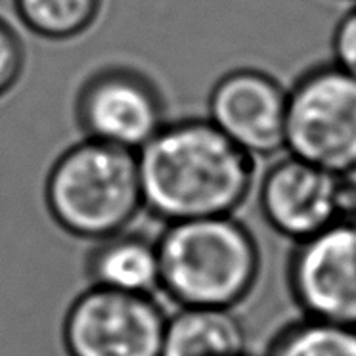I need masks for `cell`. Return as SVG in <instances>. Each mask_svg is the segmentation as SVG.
Instances as JSON below:
<instances>
[{
	"label": "cell",
	"instance_id": "cell-1",
	"mask_svg": "<svg viewBox=\"0 0 356 356\" xmlns=\"http://www.w3.org/2000/svg\"><path fill=\"white\" fill-rule=\"evenodd\" d=\"M136 157L144 209L167 225L236 215L259 180L255 157L207 117L167 121Z\"/></svg>",
	"mask_w": 356,
	"mask_h": 356
},
{
	"label": "cell",
	"instance_id": "cell-2",
	"mask_svg": "<svg viewBox=\"0 0 356 356\" xmlns=\"http://www.w3.org/2000/svg\"><path fill=\"white\" fill-rule=\"evenodd\" d=\"M155 241L161 289L178 307L234 309L261 276L259 241L234 215L169 222Z\"/></svg>",
	"mask_w": 356,
	"mask_h": 356
},
{
	"label": "cell",
	"instance_id": "cell-3",
	"mask_svg": "<svg viewBox=\"0 0 356 356\" xmlns=\"http://www.w3.org/2000/svg\"><path fill=\"white\" fill-rule=\"evenodd\" d=\"M44 203L56 225L81 240L124 232L144 209L136 152L81 138L48 169Z\"/></svg>",
	"mask_w": 356,
	"mask_h": 356
},
{
	"label": "cell",
	"instance_id": "cell-4",
	"mask_svg": "<svg viewBox=\"0 0 356 356\" xmlns=\"http://www.w3.org/2000/svg\"><path fill=\"white\" fill-rule=\"evenodd\" d=\"M286 154L356 177V79L335 63H314L287 86Z\"/></svg>",
	"mask_w": 356,
	"mask_h": 356
},
{
	"label": "cell",
	"instance_id": "cell-5",
	"mask_svg": "<svg viewBox=\"0 0 356 356\" xmlns=\"http://www.w3.org/2000/svg\"><path fill=\"white\" fill-rule=\"evenodd\" d=\"M83 138L138 152L161 131L167 98L152 75L131 63H108L86 75L73 102Z\"/></svg>",
	"mask_w": 356,
	"mask_h": 356
},
{
	"label": "cell",
	"instance_id": "cell-6",
	"mask_svg": "<svg viewBox=\"0 0 356 356\" xmlns=\"http://www.w3.org/2000/svg\"><path fill=\"white\" fill-rule=\"evenodd\" d=\"M167 314L154 295L90 286L63 318L67 356H161Z\"/></svg>",
	"mask_w": 356,
	"mask_h": 356
},
{
	"label": "cell",
	"instance_id": "cell-7",
	"mask_svg": "<svg viewBox=\"0 0 356 356\" xmlns=\"http://www.w3.org/2000/svg\"><path fill=\"white\" fill-rule=\"evenodd\" d=\"M287 286L305 318L356 327V225L337 220L295 241Z\"/></svg>",
	"mask_w": 356,
	"mask_h": 356
},
{
	"label": "cell",
	"instance_id": "cell-8",
	"mask_svg": "<svg viewBox=\"0 0 356 356\" xmlns=\"http://www.w3.org/2000/svg\"><path fill=\"white\" fill-rule=\"evenodd\" d=\"M207 119L259 159L286 152L287 86L261 67H236L211 86Z\"/></svg>",
	"mask_w": 356,
	"mask_h": 356
},
{
	"label": "cell",
	"instance_id": "cell-9",
	"mask_svg": "<svg viewBox=\"0 0 356 356\" xmlns=\"http://www.w3.org/2000/svg\"><path fill=\"white\" fill-rule=\"evenodd\" d=\"M343 182L284 152L257 180L259 209L274 232L295 243L339 220Z\"/></svg>",
	"mask_w": 356,
	"mask_h": 356
},
{
	"label": "cell",
	"instance_id": "cell-10",
	"mask_svg": "<svg viewBox=\"0 0 356 356\" xmlns=\"http://www.w3.org/2000/svg\"><path fill=\"white\" fill-rule=\"evenodd\" d=\"M94 243L86 261L92 286L134 295H154L161 289L157 241L124 230Z\"/></svg>",
	"mask_w": 356,
	"mask_h": 356
},
{
	"label": "cell",
	"instance_id": "cell-11",
	"mask_svg": "<svg viewBox=\"0 0 356 356\" xmlns=\"http://www.w3.org/2000/svg\"><path fill=\"white\" fill-rule=\"evenodd\" d=\"M248 335L232 309L180 307L167 316L161 356H245Z\"/></svg>",
	"mask_w": 356,
	"mask_h": 356
},
{
	"label": "cell",
	"instance_id": "cell-12",
	"mask_svg": "<svg viewBox=\"0 0 356 356\" xmlns=\"http://www.w3.org/2000/svg\"><path fill=\"white\" fill-rule=\"evenodd\" d=\"M106 0H12L17 22L37 39L67 42L83 37L100 19Z\"/></svg>",
	"mask_w": 356,
	"mask_h": 356
},
{
	"label": "cell",
	"instance_id": "cell-13",
	"mask_svg": "<svg viewBox=\"0 0 356 356\" xmlns=\"http://www.w3.org/2000/svg\"><path fill=\"white\" fill-rule=\"evenodd\" d=\"M264 356H356V327L302 316L272 337Z\"/></svg>",
	"mask_w": 356,
	"mask_h": 356
},
{
	"label": "cell",
	"instance_id": "cell-14",
	"mask_svg": "<svg viewBox=\"0 0 356 356\" xmlns=\"http://www.w3.org/2000/svg\"><path fill=\"white\" fill-rule=\"evenodd\" d=\"M27 48L22 35L4 16H0V100H4L24 77Z\"/></svg>",
	"mask_w": 356,
	"mask_h": 356
},
{
	"label": "cell",
	"instance_id": "cell-15",
	"mask_svg": "<svg viewBox=\"0 0 356 356\" xmlns=\"http://www.w3.org/2000/svg\"><path fill=\"white\" fill-rule=\"evenodd\" d=\"M332 63L356 79V0L333 27Z\"/></svg>",
	"mask_w": 356,
	"mask_h": 356
},
{
	"label": "cell",
	"instance_id": "cell-16",
	"mask_svg": "<svg viewBox=\"0 0 356 356\" xmlns=\"http://www.w3.org/2000/svg\"><path fill=\"white\" fill-rule=\"evenodd\" d=\"M339 220H348L356 225V177H347L343 182Z\"/></svg>",
	"mask_w": 356,
	"mask_h": 356
},
{
	"label": "cell",
	"instance_id": "cell-17",
	"mask_svg": "<svg viewBox=\"0 0 356 356\" xmlns=\"http://www.w3.org/2000/svg\"><path fill=\"white\" fill-rule=\"evenodd\" d=\"M353 2H355V0H353Z\"/></svg>",
	"mask_w": 356,
	"mask_h": 356
},
{
	"label": "cell",
	"instance_id": "cell-18",
	"mask_svg": "<svg viewBox=\"0 0 356 356\" xmlns=\"http://www.w3.org/2000/svg\"><path fill=\"white\" fill-rule=\"evenodd\" d=\"M245 356H248V355H245Z\"/></svg>",
	"mask_w": 356,
	"mask_h": 356
}]
</instances>
